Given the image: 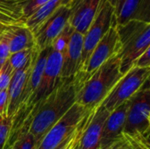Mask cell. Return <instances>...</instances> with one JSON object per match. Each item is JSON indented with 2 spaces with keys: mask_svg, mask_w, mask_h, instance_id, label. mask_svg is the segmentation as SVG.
<instances>
[{
  "mask_svg": "<svg viewBox=\"0 0 150 149\" xmlns=\"http://www.w3.org/2000/svg\"><path fill=\"white\" fill-rule=\"evenodd\" d=\"M86 76L80 71L76 76L62 80L60 84L42 101L32 107L29 132L39 141L76 103L77 95Z\"/></svg>",
  "mask_w": 150,
  "mask_h": 149,
  "instance_id": "obj_1",
  "label": "cell"
},
{
  "mask_svg": "<svg viewBox=\"0 0 150 149\" xmlns=\"http://www.w3.org/2000/svg\"><path fill=\"white\" fill-rule=\"evenodd\" d=\"M122 76L120 58L118 55L113 56L84 80L76 103L89 111H93L103 103Z\"/></svg>",
  "mask_w": 150,
  "mask_h": 149,
  "instance_id": "obj_2",
  "label": "cell"
},
{
  "mask_svg": "<svg viewBox=\"0 0 150 149\" xmlns=\"http://www.w3.org/2000/svg\"><path fill=\"white\" fill-rule=\"evenodd\" d=\"M120 51V71L126 74L135 60L150 48V23L132 20L122 25H117Z\"/></svg>",
  "mask_w": 150,
  "mask_h": 149,
  "instance_id": "obj_3",
  "label": "cell"
},
{
  "mask_svg": "<svg viewBox=\"0 0 150 149\" xmlns=\"http://www.w3.org/2000/svg\"><path fill=\"white\" fill-rule=\"evenodd\" d=\"M91 112L76 103L39 141L35 149H54L57 148L80 128Z\"/></svg>",
  "mask_w": 150,
  "mask_h": 149,
  "instance_id": "obj_4",
  "label": "cell"
},
{
  "mask_svg": "<svg viewBox=\"0 0 150 149\" xmlns=\"http://www.w3.org/2000/svg\"><path fill=\"white\" fill-rule=\"evenodd\" d=\"M123 134L150 136L149 80L129 99Z\"/></svg>",
  "mask_w": 150,
  "mask_h": 149,
  "instance_id": "obj_5",
  "label": "cell"
},
{
  "mask_svg": "<svg viewBox=\"0 0 150 149\" xmlns=\"http://www.w3.org/2000/svg\"><path fill=\"white\" fill-rule=\"evenodd\" d=\"M149 76L150 68H142L133 66L118 81L103 101L102 105L109 112L117 109L141 90L149 80Z\"/></svg>",
  "mask_w": 150,
  "mask_h": 149,
  "instance_id": "obj_6",
  "label": "cell"
},
{
  "mask_svg": "<svg viewBox=\"0 0 150 149\" xmlns=\"http://www.w3.org/2000/svg\"><path fill=\"white\" fill-rule=\"evenodd\" d=\"M116 22L115 10L108 0H102L98 13L89 29L83 35L82 51V69L97 44L102 40L111 26ZM81 69V70H82Z\"/></svg>",
  "mask_w": 150,
  "mask_h": 149,
  "instance_id": "obj_7",
  "label": "cell"
},
{
  "mask_svg": "<svg viewBox=\"0 0 150 149\" xmlns=\"http://www.w3.org/2000/svg\"><path fill=\"white\" fill-rule=\"evenodd\" d=\"M109 113L101 104L88 115L80 127L76 148L100 149L102 129Z\"/></svg>",
  "mask_w": 150,
  "mask_h": 149,
  "instance_id": "obj_8",
  "label": "cell"
},
{
  "mask_svg": "<svg viewBox=\"0 0 150 149\" xmlns=\"http://www.w3.org/2000/svg\"><path fill=\"white\" fill-rule=\"evenodd\" d=\"M71 4L69 3L60 6L33 32L35 45L39 50L50 47L55 38L69 23Z\"/></svg>",
  "mask_w": 150,
  "mask_h": 149,
  "instance_id": "obj_9",
  "label": "cell"
},
{
  "mask_svg": "<svg viewBox=\"0 0 150 149\" xmlns=\"http://www.w3.org/2000/svg\"><path fill=\"white\" fill-rule=\"evenodd\" d=\"M120 51V43L117 31V22H115L102 40L97 44L88 61L81 71L85 74L87 78L105 61L118 55Z\"/></svg>",
  "mask_w": 150,
  "mask_h": 149,
  "instance_id": "obj_10",
  "label": "cell"
},
{
  "mask_svg": "<svg viewBox=\"0 0 150 149\" xmlns=\"http://www.w3.org/2000/svg\"><path fill=\"white\" fill-rule=\"evenodd\" d=\"M62 64V54L51 48L47 56L46 66L39 83V86L32 97L29 104L25 106H33L45 99L62 82L61 69Z\"/></svg>",
  "mask_w": 150,
  "mask_h": 149,
  "instance_id": "obj_11",
  "label": "cell"
},
{
  "mask_svg": "<svg viewBox=\"0 0 150 149\" xmlns=\"http://www.w3.org/2000/svg\"><path fill=\"white\" fill-rule=\"evenodd\" d=\"M102 0H73L69 24L75 32L85 34L99 9Z\"/></svg>",
  "mask_w": 150,
  "mask_h": 149,
  "instance_id": "obj_12",
  "label": "cell"
},
{
  "mask_svg": "<svg viewBox=\"0 0 150 149\" xmlns=\"http://www.w3.org/2000/svg\"><path fill=\"white\" fill-rule=\"evenodd\" d=\"M128 105L129 100L109 113L102 129L100 149L108 148L123 135Z\"/></svg>",
  "mask_w": 150,
  "mask_h": 149,
  "instance_id": "obj_13",
  "label": "cell"
},
{
  "mask_svg": "<svg viewBox=\"0 0 150 149\" xmlns=\"http://www.w3.org/2000/svg\"><path fill=\"white\" fill-rule=\"evenodd\" d=\"M83 35L74 32L65 53L62 54L61 79L65 80L76 76L82 69V51Z\"/></svg>",
  "mask_w": 150,
  "mask_h": 149,
  "instance_id": "obj_14",
  "label": "cell"
},
{
  "mask_svg": "<svg viewBox=\"0 0 150 149\" xmlns=\"http://www.w3.org/2000/svg\"><path fill=\"white\" fill-rule=\"evenodd\" d=\"M50 51H51V47L38 51V53L34 58V61L33 62V65H32L30 73L28 75L25 85L24 87L18 107L27 105L29 104L32 97L33 96L34 92L36 91V90L39 86V83L40 82L42 74H43V71H44V68L46 66L47 59V56H48Z\"/></svg>",
  "mask_w": 150,
  "mask_h": 149,
  "instance_id": "obj_15",
  "label": "cell"
},
{
  "mask_svg": "<svg viewBox=\"0 0 150 149\" xmlns=\"http://www.w3.org/2000/svg\"><path fill=\"white\" fill-rule=\"evenodd\" d=\"M3 34L7 40L10 54L36 47L33 32L24 23L5 26Z\"/></svg>",
  "mask_w": 150,
  "mask_h": 149,
  "instance_id": "obj_16",
  "label": "cell"
},
{
  "mask_svg": "<svg viewBox=\"0 0 150 149\" xmlns=\"http://www.w3.org/2000/svg\"><path fill=\"white\" fill-rule=\"evenodd\" d=\"M115 15L117 25L132 20L150 23V0H124Z\"/></svg>",
  "mask_w": 150,
  "mask_h": 149,
  "instance_id": "obj_17",
  "label": "cell"
},
{
  "mask_svg": "<svg viewBox=\"0 0 150 149\" xmlns=\"http://www.w3.org/2000/svg\"><path fill=\"white\" fill-rule=\"evenodd\" d=\"M38 51H37V53H38ZM37 53H36V54H37ZM36 54H35V56H36ZM35 56H34V58H35ZM34 58L27 66L13 72L11 82L7 88V92H8V112H7V114H8V116H13V114L16 112V111L18 108L21 95H22L24 87L25 85V83H26L28 75L30 73Z\"/></svg>",
  "mask_w": 150,
  "mask_h": 149,
  "instance_id": "obj_18",
  "label": "cell"
},
{
  "mask_svg": "<svg viewBox=\"0 0 150 149\" xmlns=\"http://www.w3.org/2000/svg\"><path fill=\"white\" fill-rule=\"evenodd\" d=\"M73 0H49L45 4L36 10L30 17H28L24 24L32 32H33L40 24L48 18L60 6L72 3Z\"/></svg>",
  "mask_w": 150,
  "mask_h": 149,
  "instance_id": "obj_19",
  "label": "cell"
},
{
  "mask_svg": "<svg viewBox=\"0 0 150 149\" xmlns=\"http://www.w3.org/2000/svg\"><path fill=\"white\" fill-rule=\"evenodd\" d=\"M22 0H0V16L11 25L24 23Z\"/></svg>",
  "mask_w": 150,
  "mask_h": 149,
  "instance_id": "obj_20",
  "label": "cell"
},
{
  "mask_svg": "<svg viewBox=\"0 0 150 149\" xmlns=\"http://www.w3.org/2000/svg\"><path fill=\"white\" fill-rule=\"evenodd\" d=\"M38 50L39 49L37 48V47H34L33 48L25 49L13 54H10L8 61L13 72L27 66L33 61Z\"/></svg>",
  "mask_w": 150,
  "mask_h": 149,
  "instance_id": "obj_21",
  "label": "cell"
},
{
  "mask_svg": "<svg viewBox=\"0 0 150 149\" xmlns=\"http://www.w3.org/2000/svg\"><path fill=\"white\" fill-rule=\"evenodd\" d=\"M74 29L72 28V26L68 23L65 27L62 29V31L59 33V35L55 38V40H54L51 48L56 52L61 53L62 54H63L68 47V45L69 43L70 38L74 32Z\"/></svg>",
  "mask_w": 150,
  "mask_h": 149,
  "instance_id": "obj_22",
  "label": "cell"
},
{
  "mask_svg": "<svg viewBox=\"0 0 150 149\" xmlns=\"http://www.w3.org/2000/svg\"><path fill=\"white\" fill-rule=\"evenodd\" d=\"M38 141L30 133H26L18 136L11 144L6 146L4 149H35Z\"/></svg>",
  "mask_w": 150,
  "mask_h": 149,
  "instance_id": "obj_23",
  "label": "cell"
},
{
  "mask_svg": "<svg viewBox=\"0 0 150 149\" xmlns=\"http://www.w3.org/2000/svg\"><path fill=\"white\" fill-rule=\"evenodd\" d=\"M123 135L130 144L132 149H150L149 135Z\"/></svg>",
  "mask_w": 150,
  "mask_h": 149,
  "instance_id": "obj_24",
  "label": "cell"
},
{
  "mask_svg": "<svg viewBox=\"0 0 150 149\" xmlns=\"http://www.w3.org/2000/svg\"><path fill=\"white\" fill-rule=\"evenodd\" d=\"M12 125V116L0 118V149H4Z\"/></svg>",
  "mask_w": 150,
  "mask_h": 149,
  "instance_id": "obj_25",
  "label": "cell"
},
{
  "mask_svg": "<svg viewBox=\"0 0 150 149\" xmlns=\"http://www.w3.org/2000/svg\"><path fill=\"white\" fill-rule=\"evenodd\" d=\"M49 0H25L23 2V17L25 20L30 17L36 10L45 4Z\"/></svg>",
  "mask_w": 150,
  "mask_h": 149,
  "instance_id": "obj_26",
  "label": "cell"
},
{
  "mask_svg": "<svg viewBox=\"0 0 150 149\" xmlns=\"http://www.w3.org/2000/svg\"><path fill=\"white\" fill-rule=\"evenodd\" d=\"M12 75H13V70L11 68L9 61H7L0 71V90H7Z\"/></svg>",
  "mask_w": 150,
  "mask_h": 149,
  "instance_id": "obj_27",
  "label": "cell"
},
{
  "mask_svg": "<svg viewBox=\"0 0 150 149\" xmlns=\"http://www.w3.org/2000/svg\"><path fill=\"white\" fill-rule=\"evenodd\" d=\"M10 56V50L8 47L7 40L3 34V32L0 33V71L8 61Z\"/></svg>",
  "mask_w": 150,
  "mask_h": 149,
  "instance_id": "obj_28",
  "label": "cell"
},
{
  "mask_svg": "<svg viewBox=\"0 0 150 149\" xmlns=\"http://www.w3.org/2000/svg\"><path fill=\"white\" fill-rule=\"evenodd\" d=\"M134 66L142 68H150V48L147 49L142 55H140L135 60Z\"/></svg>",
  "mask_w": 150,
  "mask_h": 149,
  "instance_id": "obj_29",
  "label": "cell"
},
{
  "mask_svg": "<svg viewBox=\"0 0 150 149\" xmlns=\"http://www.w3.org/2000/svg\"><path fill=\"white\" fill-rule=\"evenodd\" d=\"M8 92L7 90H0V118L8 117Z\"/></svg>",
  "mask_w": 150,
  "mask_h": 149,
  "instance_id": "obj_30",
  "label": "cell"
},
{
  "mask_svg": "<svg viewBox=\"0 0 150 149\" xmlns=\"http://www.w3.org/2000/svg\"><path fill=\"white\" fill-rule=\"evenodd\" d=\"M105 149H132V148L127 141V139L124 137V135H122L114 143H112L111 146H109Z\"/></svg>",
  "mask_w": 150,
  "mask_h": 149,
  "instance_id": "obj_31",
  "label": "cell"
},
{
  "mask_svg": "<svg viewBox=\"0 0 150 149\" xmlns=\"http://www.w3.org/2000/svg\"><path fill=\"white\" fill-rule=\"evenodd\" d=\"M82 125H83V124H82ZM80 127H81V126H80ZM79 130H80V128H79L76 133H74L72 135H70L69 138H67L62 144H60L57 148H55L54 149H69V148L75 143V141H76V138H77Z\"/></svg>",
  "mask_w": 150,
  "mask_h": 149,
  "instance_id": "obj_32",
  "label": "cell"
},
{
  "mask_svg": "<svg viewBox=\"0 0 150 149\" xmlns=\"http://www.w3.org/2000/svg\"><path fill=\"white\" fill-rule=\"evenodd\" d=\"M108 2L112 5V7L115 10V14L118 12V11L120 10L121 4H123L124 0H108Z\"/></svg>",
  "mask_w": 150,
  "mask_h": 149,
  "instance_id": "obj_33",
  "label": "cell"
},
{
  "mask_svg": "<svg viewBox=\"0 0 150 149\" xmlns=\"http://www.w3.org/2000/svg\"><path fill=\"white\" fill-rule=\"evenodd\" d=\"M0 23L3 24V25H10V23L5 18H4L2 16H0Z\"/></svg>",
  "mask_w": 150,
  "mask_h": 149,
  "instance_id": "obj_34",
  "label": "cell"
},
{
  "mask_svg": "<svg viewBox=\"0 0 150 149\" xmlns=\"http://www.w3.org/2000/svg\"><path fill=\"white\" fill-rule=\"evenodd\" d=\"M5 26H7V25H3V24L0 23V33L4 31V29L5 28Z\"/></svg>",
  "mask_w": 150,
  "mask_h": 149,
  "instance_id": "obj_35",
  "label": "cell"
},
{
  "mask_svg": "<svg viewBox=\"0 0 150 149\" xmlns=\"http://www.w3.org/2000/svg\"><path fill=\"white\" fill-rule=\"evenodd\" d=\"M76 141H75V143H74L70 148H69V149H76V146H75V145H76Z\"/></svg>",
  "mask_w": 150,
  "mask_h": 149,
  "instance_id": "obj_36",
  "label": "cell"
},
{
  "mask_svg": "<svg viewBox=\"0 0 150 149\" xmlns=\"http://www.w3.org/2000/svg\"><path fill=\"white\" fill-rule=\"evenodd\" d=\"M22 1H25V0H22Z\"/></svg>",
  "mask_w": 150,
  "mask_h": 149,
  "instance_id": "obj_37",
  "label": "cell"
}]
</instances>
